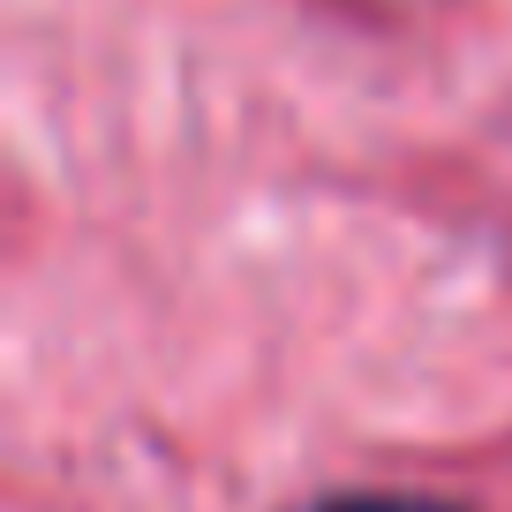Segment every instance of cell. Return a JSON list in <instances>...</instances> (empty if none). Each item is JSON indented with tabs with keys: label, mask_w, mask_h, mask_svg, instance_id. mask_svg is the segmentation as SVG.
<instances>
[{
	"label": "cell",
	"mask_w": 512,
	"mask_h": 512,
	"mask_svg": "<svg viewBox=\"0 0 512 512\" xmlns=\"http://www.w3.org/2000/svg\"><path fill=\"white\" fill-rule=\"evenodd\" d=\"M317 512H460L445 497H400V490H369V497H324Z\"/></svg>",
	"instance_id": "cell-1"
}]
</instances>
